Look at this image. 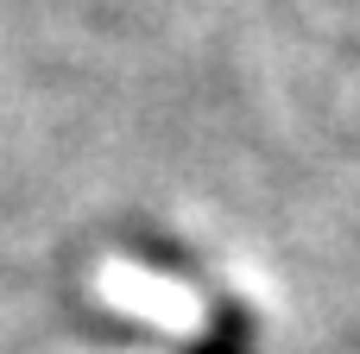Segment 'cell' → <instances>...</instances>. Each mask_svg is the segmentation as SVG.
<instances>
[{"mask_svg": "<svg viewBox=\"0 0 360 354\" xmlns=\"http://www.w3.org/2000/svg\"><path fill=\"white\" fill-rule=\"evenodd\" d=\"M190 354H247V323H240L234 310H221V317H215V329H209Z\"/></svg>", "mask_w": 360, "mask_h": 354, "instance_id": "6da1fadb", "label": "cell"}]
</instances>
